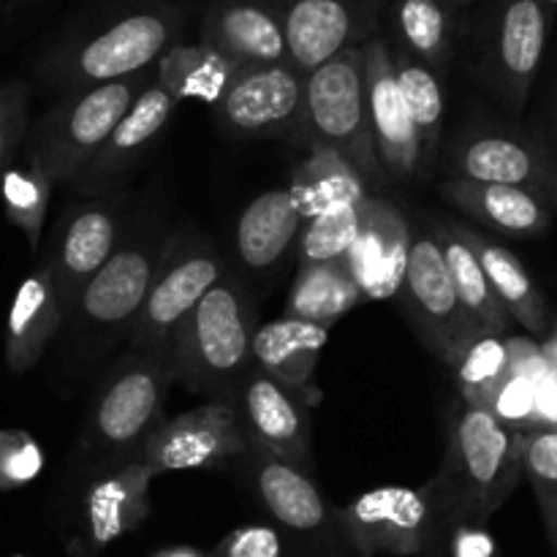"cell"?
Segmentation results:
<instances>
[{"label":"cell","mask_w":557,"mask_h":557,"mask_svg":"<svg viewBox=\"0 0 557 557\" xmlns=\"http://www.w3.org/2000/svg\"><path fill=\"white\" fill-rule=\"evenodd\" d=\"M183 30V11L172 0H125L49 49L41 76L63 92L128 79L150 71Z\"/></svg>","instance_id":"obj_1"},{"label":"cell","mask_w":557,"mask_h":557,"mask_svg":"<svg viewBox=\"0 0 557 557\" xmlns=\"http://www.w3.org/2000/svg\"><path fill=\"white\" fill-rule=\"evenodd\" d=\"M522 444L525 433L487 408L462 403L451 417L444 460L433 476L441 517L487 525L520 484Z\"/></svg>","instance_id":"obj_2"},{"label":"cell","mask_w":557,"mask_h":557,"mask_svg":"<svg viewBox=\"0 0 557 557\" xmlns=\"http://www.w3.org/2000/svg\"><path fill=\"white\" fill-rule=\"evenodd\" d=\"M166 243L169 234L161 223L147 215H141L128 234H120L114 253L82 288L63 326L69 332L74 368H87L117 341H128Z\"/></svg>","instance_id":"obj_3"},{"label":"cell","mask_w":557,"mask_h":557,"mask_svg":"<svg viewBox=\"0 0 557 557\" xmlns=\"http://www.w3.org/2000/svg\"><path fill=\"white\" fill-rule=\"evenodd\" d=\"M256 330L259 321L250 288L226 272L180 321L169 341L174 379L210 400L232 397L253 364L250 346Z\"/></svg>","instance_id":"obj_4"},{"label":"cell","mask_w":557,"mask_h":557,"mask_svg":"<svg viewBox=\"0 0 557 557\" xmlns=\"http://www.w3.org/2000/svg\"><path fill=\"white\" fill-rule=\"evenodd\" d=\"M166 351H128L103 379L82 433V466L136 460L163 422V400L174 384Z\"/></svg>","instance_id":"obj_5"},{"label":"cell","mask_w":557,"mask_h":557,"mask_svg":"<svg viewBox=\"0 0 557 557\" xmlns=\"http://www.w3.org/2000/svg\"><path fill=\"white\" fill-rule=\"evenodd\" d=\"M152 69L128 79L63 92L60 101L33 128H27L25 147L36 152L54 185H71L79 177L114 125L125 117L131 103L150 85Z\"/></svg>","instance_id":"obj_6"},{"label":"cell","mask_w":557,"mask_h":557,"mask_svg":"<svg viewBox=\"0 0 557 557\" xmlns=\"http://www.w3.org/2000/svg\"><path fill=\"white\" fill-rule=\"evenodd\" d=\"M302 145L330 147L359 169L368 185L386 183L368 117L362 44L305 74Z\"/></svg>","instance_id":"obj_7"},{"label":"cell","mask_w":557,"mask_h":557,"mask_svg":"<svg viewBox=\"0 0 557 557\" xmlns=\"http://www.w3.org/2000/svg\"><path fill=\"white\" fill-rule=\"evenodd\" d=\"M243 471L267 515L299 544L302 557H354L337 525V509L313 482V473L250 444Z\"/></svg>","instance_id":"obj_8"},{"label":"cell","mask_w":557,"mask_h":557,"mask_svg":"<svg viewBox=\"0 0 557 557\" xmlns=\"http://www.w3.org/2000/svg\"><path fill=\"white\" fill-rule=\"evenodd\" d=\"M441 522L438 487H379L337 509L354 557H422Z\"/></svg>","instance_id":"obj_9"},{"label":"cell","mask_w":557,"mask_h":557,"mask_svg":"<svg viewBox=\"0 0 557 557\" xmlns=\"http://www.w3.org/2000/svg\"><path fill=\"white\" fill-rule=\"evenodd\" d=\"M223 275L226 261L212 243L199 234H172L145 305L131 326V351H166L180 321Z\"/></svg>","instance_id":"obj_10"},{"label":"cell","mask_w":557,"mask_h":557,"mask_svg":"<svg viewBox=\"0 0 557 557\" xmlns=\"http://www.w3.org/2000/svg\"><path fill=\"white\" fill-rule=\"evenodd\" d=\"M553 5L544 0H490L482 20V74L515 114L525 109L547 52Z\"/></svg>","instance_id":"obj_11"},{"label":"cell","mask_w":557,"mask_h":557,"mask_svg":"<svg viewBox=\"0 0 557 557\" xmlns=\"http://www.w3.org/2000/svg\"><path fill=\"white\" fill-rule=\"evenodd\" d=\"M158 473L141 460L87 466L76 500V533L69 557H98L150 517V487Z\"/></svg>","instance_id":"obj_12"},{"label":"cell","mask_w":557,"mask_h":557,"mask_svg":"<svg viewBox=\"0 0 557 557\" xmlns=\"http://www.w3.org/2000/svg\"><path fill=\"white\" fill-rule=\"evenodd\" d=\"M400 297L406 299L408 319L424 346L441 362L455 368L457 359L476 341L479 332L462 310L455 283L446 270L444 253L428 228H413Z\"/></svg>","instance_id":"obj_13"},{"label":"cell","mask_w":557,"mask_h":557,"mask_svg":"<svg viewBox=\"0 0 557 557\" xmlns=\"http://www.w3.org/2000/svg\"><path fill=\"white\" fill-rule=\"evenodd\" d=\"M248 433L234 397H212L174 419H163L136 460L158 476L169 471H205L248 455Z\"/></svg>","instance_id":"obj_14"},{"label":"cell","mask_w":557,"mask_h":557,"mask_svg":"<svg viewBox=\"0 0 557 557\" xmlns=\"http://www.w3.org/2000/svg\"><path fill=\"white\" fill-rule=\"evenodd\" d=\"M125 190L98 199H79L63 212L54 228L49 253L44 256L65 321L79 299L82 288L114 253L123 234Z\"/></svg>","instance_id":"obj_15"},{"label":"cell","mask_w":557,"mask_h":557,"mask_svg":"<svg viewBox=\"0 0 557 557\" xmlns=\"http://www.w3.org/2000/svg\"><path fill=\"white\" fill-rule=\"evenodd\" d=\"M212 109L223 131L239 139L302 141L305 74L292 63L243 69Z\"/></svg>","instance_id":"obj_16"},{"label":"cell","mask_w":557,"mask_h":557,"mask_svg":"<svg viewBox=\"0 0 557 557\" xmlns=\"http://www.w3.org/2000/svg\"><path fill=\"white\" fill-rule=\"evenodd\" d=\"M288 44V60L310 74L330 58L379 36L384 0H272Z\"/></svg>","instance_id":"obj_17"},{"label":"cell","mask_w":557,"mask_h":557,"mask_svg":"<svg viewBox=\"0 0 557 557\" xmlns=\"http://www.w3.org/2000/svg\"><path fill=\"white\" fill-rule=\"evenodd\" d=\"M364 90H368V117L373 134L375 158L386 180L408 183L422 177L424 158L417 128L411 123L400 85H397L392 44L384 36H373L362 44Z\"/></svg>","instance_id":"obj_18"},{"label":"cell","mask_w":557,"mask_h":557,"mask_svg":"<svg viewBox=\"0 0 557 557\" xmlns=\"http://www.w3.org/2000/svg\"><path fill=\"white\" fill-rule=\"evenodd\" d=\"M180 101H174L152 76L150 85L139 92L125 117L114 125L112 134L101 145V150L90 158L79 177L71 183L79 199H98L114 190H123L125 180L136 172L147 152L156 147L163 131L172 123Z\"/></svg>","instance_id":"obj_19"},{"label":"cell","mask_w":557,"mask_h":557,"mask_svg":"<svg viewBox=\"0 0 557 557\" xmlns=\"http://www.w3.org/2000/svg\"><path fill=\"white\" fill-rule=\"evenodd\" d=\"M232 397L237 403L239 419H243L250 444L313 473L310 413L305 395L288 389L281 381L267 375L264 370L250 364Z\"/></svg>","instance_id":"obj_20"},{"label":"cell","mask_w":557,"mask_h":557,"mask_svg":"<svg viewBox=\"0 0 557 557\" xmlns=\"http://www.w3.org/2000/svg\"><path fill=\"white\" fill-rule=\"evenodd\" d=\"M411 237L413 226L400 207L384 196H364L359 234L346 256V267L362 299L384 302L400 297Z\"/></svg>","instance_id":"obj_21"},{"label":"cell","mask_w":557,"mask_h":557,"mask_svg":"<svg viewBox=\"0 0 557 557\" xmlns=\"http://www.w3.org/2000/svg\"><path fill=\"white\" fill-rule=\"evenodd\" d=\"M199 44L237 71L292 63L272 0H210L201 16Z\"/></svg>","instance_id":"obj_22"},{"label":"cell","mask_w":557,"mask_h":557,"mask_svg":"<svg viewBox=\"0 0 557 557\" xmlns=\"http://www.w3.org/2000/svg\"><path fill=\"white\" fill-rule=\"evenodd\" d=\"M438 190L462 215L509 237H539L553 226V212L542 190L457 177H446Z\"/></svg>","instance_id":"obj_23"},{"label":"cell","mask_w":557,"mask_h":557,"mask_svg":"<svg viewBox=\"0 0 557 557\" xmlns=\"http://www.w3.org/2000/svg\"><path fill=\"white\" fill-rule=\"evenodd\" d=\"M449 177L542 190L549 180V163L542 147L520 136L468 134L451 152Z\"/></svg>","instance_id":"obj_24"},{"label":"cell","mask_w":557,"mask_h":557,"mask_svg":"<svg viewBox=\"0 0 557 557\" xmlns=\"http://www.w3.org/2000/svg\"><path fill=\"white\" fill-rule=\"evenodd\" d=\"M63 326L65 313L60 308L52 275L41 261L20 283L5 321V364L11 373L20 375L36 368Z\"/></svg>","instance_id":"obj_25"},{"label":"cell","mask_w":557,"mask_h":557,"mask_svg":"<svg viewBox=\"0 0 557 557\" xmlns=\"http://www.w3.org/2000/svg\"><path fill=\"white\" fill-rule=\"evenodd\" d=\"M326 341H330L326 326L281 315L256 330L250 359L256 368L281 381L283 386L299 392V395H308L310 379H313Z\"/></svg>","instance_id":"obj_26"},{"label":"cell","mask_w":557,"mask_h":557,"mask_svg":"<svg viewBox=\"0 0 557 557\" xmlns=\"http://www.w3.org/2000/svg\"><path fill=\"white\" fill-rule=\"evenodd\" d=\"M302 218L294 207L288 188H272L256 196L234 226V248H237L239 264L250 272H267L283 261L299 232Z\"/></svg>","instance_id":"obj_27"},{"label":"cell","mask_w":557,"mask_h":557,"mask_svg":"<svg viewBox=\"0 0 557 557\" xmlns=\"http://www.w3.org/2000/svg\"><path fill=\"white\" fill-rule=\"evenodd\" d=\"M288 194L299 218L310 221L324 212L362 205L364 196H370V185L341 152L310 145L308 156L294 166Z\"/></svg>","instance_id":"obj_28"},{"label":"cell","mask_w":557,"mask_h":557,"mask_svg":"<svg viewBox=\"0 0 557 557\" xmlns=\"http://www.w3.org/2000/svg\"><path fill=\"white\" fill-rule=\"evenodd\" d=\"M424 228L433 234L435 245L444 253L446 270H449L451 283H455V292L460 297L462 310L468 313L471 324L476 326L479 335H504L511 324L509 313L500 305V299L495 297L476 253L460 237V232L455 228V221L451 218L433 215L424 218Z\"/></svg>","instance_id":"obj_29"},{"label":"cell","mask_w":557,"mask_h":557,"mask_svg":"<svg viewBox=\"0 0 557 557\" xmlns=\"http://www.w3.org/2000/svg\"><path fill=\"white\" fill-rule=\"evenodd\" d=\"M455 228L466 239L468 248L476 253L479 264H482L484 275H487L490 286H493L495 297L500 299L509 319L525 326L531 335H544L549 330L547 302H544V294L539 292V286L533 283L525 264L509 248L493 243L484 234L473 232L466 223L455 221Z\"/></svg>","instance_id":"obj_30"},{"label":"cell","mask_w":557,"mask_h":557,"mask_svg":"<svg viewBox=\"0 0 557 557\" xmlns=\"http://www.w3.org/2000/svg\"><path fill=\"white\" fill-rule=\"evenodd\" d=\"M460 11L449 0H395V20L400 47L444 79L449 74L460 41Z\"/></svg>","instance_id":"obj_31"},{"label":"cell","mask_w":557,"mask_h":557,"mask_svg":"<svg viewBox=\"0 0 557 557\" xmlns=\"http://www.w3.org/2000/svg\"><path fill=\"white\" fill-rule=\"evenodd\" d=\"M234 69L232 63L215 54L201 44H172L166 52L158 58L152 76L158 85L174 98V101H201L215 107L223 92L232 85Z\"/></svg>","instance_id":"obj_32"},{"label":"cell","mask_w":557,"mask_h":557,"mask_svg":"<svg viewBox=\"0 0 557 557\" xmlns=\"http://www.w3.org/2000/svg\"><path fill=\"white\" fill-rule=\"evenodd\" d=\"M392 63H395L397 85H400L403 101H406L411 123L417 128L419 147H422L424 172H433L444 139L446 117V92L444 79L433 69L408 54L403 47H392Z\"/></svg>","instance_id":"obj_33"},{"label":"cell","mask_w":557,"mask_h":557,"mask_svg":"<svg viewBox=\"0 0 557 557\" xmlns=\"http://www.w3.org/2000/svg\"><path fill=\"white\" fill-rule=\"evenodd\" d=\"M359 302H364L348 272L346 261L330 264H302L292 283L286 302V315L310 321L330 330L335 321L351 313Z\"/></svg>","instance_id":"obj_34"},{"label":"cell","mask_w":557,"mask_h":557,"mask_svg":"<svg viewBox=\"0 0 557 557\" xmlns=\"http://www.w3.org/2000/svg\"><path fill=\"white\" fill-rule=\"evenodd\" d=\"M52 190L54 180L49 177L36 152L22 141L16 158L0 177V199H3L5 218H9L11 226L25 234L33 253H38V248H41Z\"/></svg>","instance_id":"obj_35"},{"label":"cell","mask_w":557,"mask_h":557,"mask_svg":"<svg viewBox=\"0 0 557 557\" xmlns=\"http://www.w3.org/2000/svg\"><path fill=\"white\" fill-rule=\"evenodd\" d=\"M457 386H460L462 403L487 408L490 397L495 395L506 375L511 373L509 337L504 335H479L471 346L462 351L455 364Z\"/></svg>","instance_id":"obj_36"},{"label":"cell","mask_w":557,"mask_h":557,"mask_svg":"<svg viewBox=\"0 0 557 557\" xmlns=\"http://www.w3.org/2000/svg\"><path fill=\"white\" fill-rule=\"evenodd\" d=\"M522 476L531 482L544 531L557 555V428H533L522 444Z\"/></svg>","instance_id":"obj_37"},{"label":"cell","mask_w":557,"mask_h":557,"mask_svg":"<svg viewBox=\"0 0 557 557\" xmlns=\"http://www.w3.org/2000/svg\"><path fill=\"white\" fill-rule=\"evenodd\" d=\"M359 221H362V205L343 207V210H332L305 221L297 237L299 267L346 261L348 250L359 234Z\"/></svg>","instance_id":"obj_38"},{"label":"cell","mask_w":557,"mask_h":557,"mask_svg":"<svg viewBox=\"0 0 557 557\" xmlns=\"http://www.w3.org/2000/svg\"><path fill=\"white\" fill-rule=\"evenodd\" d=\"M41 471V444L27 430H0V493L25 487Z\"/></svg>","instance_id":"obj_39"},{"label":"cell","mask_w":557,"mask_h":557,"mask_svg":"<svg viewBox=\"0 0 557 557\" xmlns=\"http://www.w3.org/2000/svg\"><path fill=\"white\" fill-rule=\"evenodd\" d=\"M30 128V87L20 79L0 82V177Z\"/></svg>","instance_id":"obj_40"},{"label":"cell","mask_w":557,"mask_h":557,"mask_svg":"<svg viewBox=\"0 0 557 557\" xmlns=\"http://www.w3.org/2000/svg\"><path fill=\"white\" fill-rule=\"evenodd\" d=\"M539 386L542 381L531 379L525 373H509L504 384L490 397L487 411H493L509 428L528 433L536 428V408H539Z\"/></svg>","instance_id":"obj_41"},{"label":"cell","mask_w":557,"mask_h":557,"mask_svg":"<svg viewBox=\"0 0 557 557\" xmlns=\"http://www.w3.org/2000/svg\"><path fill=\"white\" fill-rule=\"evenodd\" d=\"M430 544L438 549L441 557H495V539L490 536L487 525H479V522L441 517L438 531Z\"/></svg>","instance_id":"obj_42"},{"label":"cell","mask_w":557,"mask_h":557,"mask_svg":"<svg viewBox=\"0 0 557 557\" xmlns=\"http://www.w3.org/2000/svg\"><path fill=\"white\" fill-rule=\"evenodd\" d=\"M207 557H286V544L275 528L243 525L226 533Z\"/></svg>","instance_id":"obj_43"},{"label":"cell","mask_w":557,"mask_h":557,"mask_svg":"<svg viewBox=\"0 0 557 557\" xmlns=\"http://www.w3.org/2000/svg\"><path fill=\"white\" fill-rule=\"evenodd\" d=\"M152 557H207V553H201V549L190 547V544H174V547H163L158 549Z\"/></svg>","instance_id":"obj_44"},{"label":"cell","mask_w":557,"mask_h":557,"mask_svg":"<svg viewBox=\"0 0 557 557\" xmlns=\"http://www.w3.org/2000/svg\"><path fill=\"white\" fill-rule=\"evenodd\" d=\"M451 5H457V9H466V5H471L473 0H449Z\"/></svg>","instance_id":"obj_45"},{"label":"cell","mask_w":557,"mask_h":557,"mask_svg":"<svg viewBox=\"0 0 557 557\" xmlns=\"http://www.w3.org/2000/svg\"><path fill=\"white\" fill-rule=\"evenodd\" d=\"M422 557H441V555H438V549H435L433 544H430V547H428V553H424Z\"/></svg>","instance_id":"obj_46"},{"label":"cell","mask_w":557,"mask_h":557,"mask_svg":"<svg viewBox=\"0 0 557 557\" xmlns=\"http://www.w3.org/2000/svg\"><path fill=\"white\" fill-rule=\"evenodd\" d=\"M553 348L557 351V326H555V335H553Z\"/></svg>","instance_id":"obj_47"},{"label":"cell","mask_w":557,"mask_h":557,"mask_svg":"<svg viewBox=\"0 0 557 557\" xmlns=\"http://www.w3.org/2000/svg\"><path fill=\"white\" fill-rule=\"evenodd\" d=\"M544 3H549V5H553V9H555V5H557V0H544Z\"/></svg>","instance_id":"obj_48"},{"label":"cell","mask_w":557,"mask_h":557,"mask_svg":"<svg viewBox=\"0 0 557 557\" xmlns=\"http://www.w3.org/2000/svg\"><path fill=\"white\" fill-rule=\"evenodd\" d=\"M9 557H27V555H9Z\"/></svg>","instance_id":"obj_49"}]
</instances>
